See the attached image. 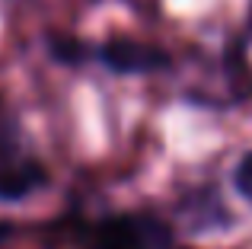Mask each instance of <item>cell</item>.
Returning a JSON list of instances; mask_svg holds the SVG:
<instances>
[{"label": "cell", "instance_id": "4", "mask_svg": "<svg viewBox=\"0 0 252 249\" xmlns=\"http://www.w3.org/2000/svg\"><path fill=\"white\" fill-rule=\"evenodd\" d=\"M236 188L252 201V154H246L236 166Z\"/></svg>", "mask_w": 252, "mask_h": 249}, {"label": "cell", "instance_id": "1", "mask_svg": "<svg viewBox=\"0 0 252 249\" xmlns=\"http://www.w3.org/2000/svg\"><path fill=\"white\" fill-rule=\"evenodd\" d=\"M42 182V169L29 160H16L6 147H0V198H23Z\"/></svg>", "mask_w": 252, "mask_h": 249}, {"label": "cell", "instance_id": "2", "mask_svg": "<svg viewBox=\"0 0 252 249\" xmlns=\"http://www.w3.org/2000/svg\"><path fill=\"white\" fill-rule=\"evenodd\" d=\"M105 61L115 70H147V67H157V64H166V58L160 51L147 48V45L115 38V42L105 45Z\"/></svg>", "mask_w": 252, "mask_h": 249}, {"label": "cell", "instance_id": "5", "mask_svg": "<svg viewBox=\"0 0 252 249\" xmlns=\"http://www.w3.org/2000/svg\"><path fill=\"white\" fill-rule=\"evenodd\" d=\"M6 233H10V227H6V224H0V240H3Z\"/></svg>", "mask_w": 252, "mask_h": 249}, {"label": "cell", "instance_id": "3", "mask_svg": "<svg viewBox=\"0 0 252 249\" xmlns=\"http://www.w3.org/2000/svg\"><path fill=\"white\" fill-rule=\"evenodd\" d=\"M99 249H141L134 224L131 220H109L99 233Z\"/></svg>", "mask_w": 252, "mask_h": 249}]
</instances>
